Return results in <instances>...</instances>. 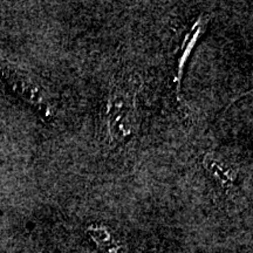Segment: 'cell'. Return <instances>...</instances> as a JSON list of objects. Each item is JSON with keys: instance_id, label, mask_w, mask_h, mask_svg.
<instances>
[{"instance_id": "cell-1", "label": "cell", "mask_w": 253, "mask_h": 253, "mask_svg": "<svg viewBox=\"0 0 253 253\" xmlns=\"http://www.w3.org/2000/svg\"><path fill=\"white\" fill-rule=\"evenodd\" d=\"M141 88L137 74L115 84L107 104V125L112 143L126 140L134 131L136 96Z\"/></svg>"}, {"instance_id": "cell-2", "label": "cell", "mask_w": 253, "mask_h": 253, "mask_svg": "<svg viewBox=\"0 0 253 253\" xmlns=\"http://www.w3.org/2000/svg\"><path fill=\"white\" fill-rule=\"evenodd\" d=\"M0 79L21 100L34 107V109L42 116V119H53L48 97L30 74L0 58Z\"/></svg>"}, {"instance_id": "cell-3", "label": "cell", "mask_w": 253, "mask_h": 253, "mask_svg": "<svg viewBox=\"0 0 253 253\" xmlns=\"http://www.w3.org/2000/svg\"><path fill=\"white\" fill-rule=\"evenodd\" d=\"M204 164L207 169L210 171L216 178L223 182V184H231L236 178V172L231 166H227L221 158L214 157L213 155H208L204 160Z\"/></svg>"}]
</instances>
